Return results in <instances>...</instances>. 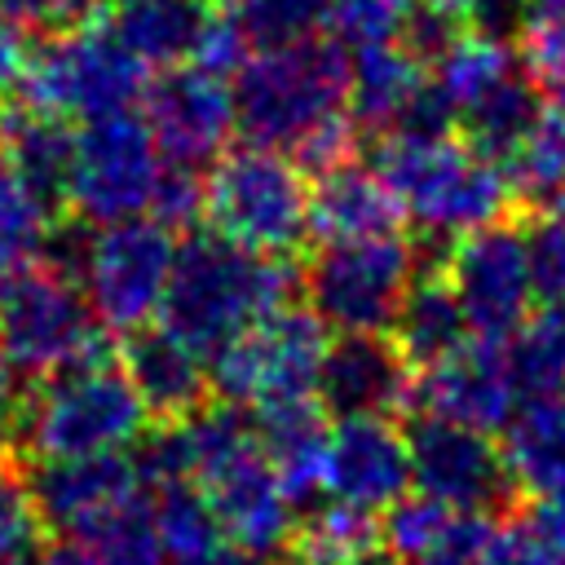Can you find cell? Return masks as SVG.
<instances>
[{
  "label": "cell",
  "instance_id": "4fadbf2b",
  "mask_svg": "<svg viewBox=\"0 0 565 565\" xmlns=\"http://www.w3.org/2000/svg\"><path fill=\"white\" fill-rule=\"evenodd\" d=\"M406 455H411V486L455 512L490 516L512 499L503 450L481 428L441 415H415L406 428Z\"/></svg>",
  "mask_w": 565,
  "mask_h": 565
},
{
  "label": "cell",
  "instance_id": "b9f144b4",
  "mask_svg": "<svg viewBox=\"0 0 565 565\" xmlns=\"http://www.w3.org/2000/svg\"><path fill=\"white\" fill-rule=\"evenodd\" d=\"M40 539V516L31 508L26 481L0 477V565H26Z\"/></svg>",
  "mask_w": 565,
  "mask_h": 565
},
{
  "label": "cell",
  "instance_id": "74e56055",
  "mask_svg": "<svg viewBox=\"0 0 565 565\" xmlns=\"http://www.w3.org/2000/svg\"><path fill=\"white\" fill-rule=\"evenodd\" d=\"M415 18V0H322L327 35L344 49L402 40Z\"/></svg>",
  "mask_w": 565,
  "mask_h": 565
},
{
  "label": "cell",
  "instance_id": "6da1fadb",
  "mask_svg": "<svg viewBox=\"0 0 565 565\" xmlns=\"http://www.w3.org/2000/svg\"><path fill=\"white\" fill-rule=\"evenodd\" d=\"M296 282L300 274L287 265V256H260L221 238L216 230H194L177 243L159 300V327L207 358L256 318L291 305Z\"/></svg>",
  "mask_w": 565,
  "mask_h": 565
},
{
  "label": "cell",
  "instance_id": "ee69618b",
  "mask_svg": "<svg viewBox=\"0 0 565 565\" xmlns=\"http://www.w3.org/2000/svg\"><path fill=\"white\" fill-rule=\"evenodd\" d=\"M521 13H525V0H472L468 13H463V26L477 31V35L512 44L516 26H521Z\"/></svg>",
  "mask_w": 565,
  "mask_h": 565
},
{
  "label": "cell",
  "instance_id": "7a4b0ae2",
  "mask_svg": "<svg viewBox=\"0 0 565 565\" xmlns=\"http://www.w3.org/2000/svg\"><path fill=\"white\" fill-rule=\"evenodd\" d=\"M402 221L415 225L424 243H455L512 207V185L499 159H486L463 137H419L384 141L375 154Z\"/></svg>",
  "mask_w": 565,
  "mask_h": 565
},
{
  "label": "cell",
  "instance_id": "60d3db41",
  "mask_svg": "<svg viewBox=\"0 0 565 565\" xmlns=\"http://www.w3.org/2000/svg\"><path fill=\"white\" fill-rule=\"evenodd\" d=\"M146 216H154L172 234L185 230V225H194L203 216V172L163 159V172H159V185H154V199H150V212Z\"/></svg>",
  "mask_w": 565,
  "mask_h": 565
},
{
  "label": "cell",
  "instance_id": "83f0119b",
  "mask_svg": "<svg viewBox=\"0 0 565 565\" xmlns=\"http://www.w3.org/2000/svg\"><path fill=\"white\" fill-rule=\"evenodd\" d=\"M543 110V88L530 79L525 66H516L512 75H503L486 97H477L463 115H459V132L472 150H481L486 159H508L521 137L530 132V124L539 119Z\"/></svg>",
  "mask_w": 565,
  "mask_h": 565
},
{
  "label": "cell",
  "instance_id": "8fae6325",
  "mask_svg": "<svg viewBox=\"0 0 565 565\" xmlns=\"http://www.w3.org/2000/svg\"><path fill=\"white\" fill-rule=\"evenodd\" d=\"M159 172H163V154L141 115H132V110L97 115L75 128L62 203L84 225L146 216Z\"/></svg>",
  "mask_w": 565,
  "mask_h": 565
},
{
  "label": "cell",
  "instance_id": "c3c4849f",
  "mask_svg": "<svg viewBox=\"0 0 565 565\" xmlns=\"http://www.w3.org/2000/svg\"><path fill=\"white\" fill-rule=\"evenodd\" d=\"M534 521L547 530V539L565 552V490H556V494H543L539 499V508H534Z\"/></svg>",
  "mask_w": 565,
  "mask_h": 565
},
{
  "label": "cell",
  "instance_id": "d6986e66",
  "mask_svg": "<svg viewBox=\"0 0 565 565\" xmlns=\"http://www.w3.org/2000/svg\"><path fill=\"white\" fill-rule=\"evenodd\" d=\"M119 366L154 419H185L212 393L207 358L199 349H190L181 335H172L168 327L128 331V340L119 349Z\"/></svg>",
  "mask_w": 565,
  "mask_h": 565
},
{
  "label": "cell",
  "instance_id": "cb8c5ba5",
  "mask_svg": "<svg viewBox=\"0 0 565 565\" xmlns=\"http://www.w3.org/2000/svg\"><path fill=\"white\" fill-rule=\"evenodd\" d=\"M503 468L512 490L534 499L565 490V393L525 397L503 424Z\"/></svg>",
  "mask_w": 565,
  "mask_h": 565
},
{
  "label": "cell",
  "instance_id": "8992f818",
  "mask_svg": "<svg viewBox=\"0 0 565 565\" xmlns=\"http://www.w3.org/2000/svg\"><path fill=\"white\" fill-rule=\"evenodd\" d=\"M419 269H424L419 243L388 230L371 238L322 243L300 269V287L327 331L384 335Z\"/></svg>",
  "mask_w": 565,
  "mask_h": 565
},
{
  "label": "cell",
  "instance_id": "ab89813d",
  "mask_svg": "<svg viewBox=\"0 0 565 565\" xmlns=\"http://www.w3.org/2000/svg\"><path fill=\"white\" fill-rule=\"evenodd\" d=\"M530 282L543 305H565V207L539 212L525 230Z\"/></svg>",
  "mask_w": 565,
  "mask_h": 565
},
{
  "label": "cell",
  "instance_id": "8d00e7d4",
  "mask_svg": "<svg viewBox=\"0 0 565 565\" xmlns=\"http://www.w3.org/2000/svg\"><path fill=\"white\" fill-rule=\"evenodd\" d=\"M516 44L530 79L543 93L565 97V0H525Z\"/></svg>",
  "mask_w": 565,
  "mask_h": 565
},
{
  "label": "cell",
  "instance_id": "7dc6e473",
  "mask_svg": "<svg viewBox=\"0 0 565 565\" xmlns=\"http://www.w3.org/2000/svg\"><path fill=\"white\" fill-rule=\"evenodd\" d=\"M35 565H110V561L97 556L84 539H62V543H53Z\"/></svg>",
  "mask_w": 565,
  "mask_h": 565
},
{
  "label": "cell",
  "instance_id": "f1b7e54d",
  "mask_svg": "<svg viewBox=\"0 0 565 565\" xmlns=\"http://www.w3.org/2000/svg\"><path fill=\"white\" fill-rule=\"evenodd\" d=\"M521 66V57H512V49L503 40H490V35H477V31H455L433 57H428V84L441 93V102L455 110V124L459 115L486 97L503 75H512Z\"/></svg>",
  "mask_w": 565,
  "mask_h": 565
},
{
  "label": "cell",
  "instance_id": "4316f807",
  "mask_svg": "<svg viewBox=\"0 0 565 565\" xmlns=\"http://www.w3.org/2000/svg\"><path fill=\"white\" fill-rule=\"evenodd\" d=\"M512 199L534 212L565 207V97L543 102L539 119L521 137V146L503 159Z\"/></svg>",
  "mask_w": 565,
  "mask_h": 565
},
{
  "label": "cell",
  "instance_id": "3957f363",
  "mask_svg": "<svg viewBox=\"0 0 565 565\" xmlns=\"http://www.w3.org/2000/svg\"><path fill=\"white\" fill-rule=\"evenodd\" d=\"M150 428V411L106 353L44 375L18 406L13 437L31 459H71L128 450Z\"/></svg>",
  "mask_w": 565,
  "mask_h": 565
},
{
  "label": "cell",
  "instance_id": "d6a6232c",
  "mask_svg": "<svg viewBox=\"0 0 565 565\" xmlns=\"http://www.w3.org/2000/svg\"><path fill=\"white\" fill-rule=\"evenodd\" d=\"M154 525L163 543V565H203L230 539L221 534L199 486H168L154 499Z\"/></svg>",
  "mask_w": 565,
  "mask_h": 565
},
{
  "label": "cell",
  "instance_id": "52a82bcc",
  "mask_svg": "<svg viewBox=\"0 0 565 565\" xmlns=\"http://www.w3.org/2000/svg\"><path fill=\"white\" fill-rule=\"evenodd\" d=\"M93 353H106L102 322L62 260L40 256L0 282V358L22 380H44Z\"/></svg>",
  "mask_w": 565,
  "mask_h": 565
},
{
  "label": "cell",
  "instance_id": "f6af8a7d",
  "mask_svg": "<svg viewBox=\"0 0 565 565\" xmlns=\"http://www.w3.org/2000/svg\"><path fill=\"white\" fill-rule=\"evenodd\" d=\"M486 530H490V521H486L481 512H468L463 525L455 530V539H450L446 547L424 552V556L402 561V565H477V552H481V543H486Z\"/></svg>",
  "mask_w": 565,
  "mask_h": 565
},
{
  "label": "cell",
  "instance_id": "277c9868",
  "mask_svg": "<svg viewBox=\"0 0 565 565\" xmlns=\"http://www.w3.org/2000/svg\"><path fill=\"white\" fill-rule=\"evenodd\" d=\"M234 119L238 132L256 146L296 150L318 124L349 110V53L331 35L305 40L291 49L252 53L234 71Z\"/></svg>",
  "mask_w": 565,
  "mask_h": 565
},
{
  "label": "cell",
  "instance_id": "603a6c76",
  "mask_svg": "<svg viewBox=\"0 0 565 565\" xmlns=\"http://www.w3.org/2000/svg\"><path fill=\"white\" fill-rule=\"evenodd\" d=\"M216 4L212 0H119L106 26L124 40V49L150 66H181L194 57Z\"/></svg>",
  "mask_w": 565,
  "mask_h": 565
},
{
  "label": "cell",
  "instance_id": "816d5d0a",
  "mask_svg": "<svg viewBox=\"0 0 565 565\" xmlns=\"http://www.w3.org/2000/svg\"><path fill=\"white\" fill-rule=\"evenodd\" d=\"M26 565H31V561H26Z\"/></svg>",
  "mask_w": 565,
  "mask_h": 565
},
{
  "label": "cell",
  "instance_id": "9a60e30c",
  "mask_svg": "<svg viewBox=\"0 0 565 565\" xmlns=\"http://www.w3.org/2000/svg\"><path fill=\"white\" fill-rule=\"evenodd\" d=\"M411 490L406 428L393 415H340L327 428L322 494L380 516Z\"/></svg>",
  "mask_w": 565,
  "mask_h": 565
},
{
  "label": "cell",
  "instance_id": "e575fe53",
  "mask_svg": "<svg viewBox=\"0 0 565 565\" xmlns=\"http://www.w3.org/2000/svg\"><path fill=\"white\" fill-rule=\"evenodd\" d=\"M79 539L97 556H106L110 565H163V543H159V525H154V499H146L141 490L128 494L124 503H115Z\"/></svg>",
  "mask_w": 565,
  "mask_h": 565
},
{
  "label": "cell",
  "instance_id": "f546056e",
  "mask_svg": "<svg viewBox=\"0 0 565 565\" xmlns=\"http://www.w3.org/2000/svg\"><path fill=\"white\" fill-rule=\"evenodd\" d=\"M499 344L521 397L565 393V305H539Z\"/></svg>",
  "mask_w": 565,
  "mask_h": 565
},
{
  "label": "cell",
  "instance_id": "d590c367",
  "mask_svg": "<svg viewBox=\"0 0 565 565\" xmlns=\"http://www.w3.org/2000/svg\"><path fill=\"white\" fill-rule=\"evenodd\" d=\"M468 512H455L428 494H402L393 508H384L380 516V543L397 556V561H415L424 552H437L455 539V530L463 525Z\"/></svg>",
  "mask_w": 565,
  "mask_h": 565
},
{
  "label": "cell",
  "instance_id": "4dcf8cb0",
  "mask_svg": "<svg viewBox=\"0 0 565 565\" xmlns=\"http://www.w3.org/2000/svg\"><path fill=\"white\" fill-rule=\"evenodd\" d=\"M53 225L57 207L0 154V282L49 252Z\"/></svg>",
  "mask_w": 565,
  "mask_h": 565
},
{
  "label": "cell",
  "instance_id": "7402d4cb",
  "mask_svg": "<svg viewBox=\"0 0 565 565\" xmlns=\"http://www.w3.org/2000/svg\"><path fill=\"white\" fill-rule=\"evenodd\" d=\"M428 62L406 44H366L349 53V93L344 106L362 132H388L393 119L411 106V97L424 88Z\"/></svg>",
  "mask_w": 565,
  "mask_h": 565
},
{
  "label": "cell",
  "instance_id": "7c38bea8",
  "mask_svg": "<svg viewBox=\"0 0 565 565\" xmlns=\"http://www.w3.org/2000/svg\"><path fill=\"white\" fill-rule=\"evenodd\" d=\"M441 274L468 318V331L481 340H503L534 300L525 234L508 221H490L455 243H446Z\"/></svg>",
  "mask_w": 565,
  "mask_h": 565
},
{
  "label": "cell",
  "instance_id": "d4e9b609",
  "mask_svg": "<svg viewBox=\"0 0 565 565\" xmlns=\"http://www.w3.org/2000/svg\"><path fill=\"white\" fill-rule=\"evenodd\" d=\"M384 335L393 340V349L406 358L411 371H424L437 358L455 353L472 331H468V318H463L446 274L441 269H419Z\"/></svg>",
  "mask_w": 565,
  "mask_h": 565
},
{
  "label": "cell",
  "instance_id": "2e32d148",
  "mask_svg": "<svg viewBox=\"0 0 565 565\" xmlns=\"http://www.w3.org/2000/svg\"><path fill=\"white\" fill-rule=\"evenodd\" d=\"M516 406H521V393L508 375L499 340L468 335L455 353L415 371V388H411L415 415H441V419L494 433L508 424Z\"/></svg>",
  "mask_w": 565,
  "mask_h": 565
},
{
  "label": "cell",
  "instance_id": "9c48e42d",
  "mask_svg": "<svg viewBox=\"0 0 565 565\" xmlns=\"http://www.w3.org/2000/svg\"><path fill=\"white\" fill-rule=\"evenodd\" d=\"M146 93V66L124 49V40L106 22H84L75 31L49 35L22 71L18 97L31 110L57 119H97L115 110H132Z\"/></svg>",
  "mask_w": 565,
  "mask_h": 565
},
{
  "label": "cell",
  "instance_id": "44dd1931",
  "mask_svg": "<svg viewBox=\"0 0 565 565\" xmlns=\"http://www.w3.org/2000/svg\"><path fill=\"white\" fill-rule=\"evenodd\" d=\"M397 225H402V207L375 163L371 168L358 159L340 163V168L322 172L309 194V234H318L322 243L371 238V234H388Z\"/></svg>",
  "mask_w": 565,
  "mask_h": 565
},
{
  "label": "cell",
  "instance_id": "ac0fdd59",
  "mask_svg": "<svg viewBox=\"0 0 565 565\" xmlns=\"http://www.w3.org/2000/svg\"><path fill=\"white\" fill-rule=\"evenodd\" d=\"M415 371L393 349L388 335H340L327 340L313 397L322 411L340 415H397L411 411Z\"/></svg>",
  "mask_w": 565,
  "mask_h": 565
},
{
  "label": "cell",
  "instance_id": "ba28073f",
  "mask_svg": "<svg viewBox=\"0 0 565 565\" xmlns=\"http://www.w3.org/2000/svg\"><path fill=\"white\" fill-rule=\"evenodd\" d=\"M177 234L154 216H128L110 225H93V234L71 243V274L93 309V318L110 331H141L159 318V300L172 274Z\"/></svg>",
  "mask_w": 565,
  "mask_h": 565
},
{
  "label": "cell",
  "instance_id": "30bf717a",
  "mask_svg": "<svg viewBox=\"0 0 565 565\" xmlns=\"http://www.w3.org/2000/svg\"><path fill=\"white\" fill-rule=\"evenodd\" d=\"M327 340L331 335L309 305H282L207 353V384L221 402L238 411L309 397Z\"/></svg>",
  "mask_w": 565,
  "mask_h": 565
},
{
  "label": "cell",
  "instance_id": "f907efd6",
  "mask_svg": "<svg viewBox=\"0 0 565 565\" xmlns=\"http://www.w3.org/2000/svg\"><path fill=\"white\" fill-rule=\"evenodd\" d=\"M349 565H402V561H397V556H393V552H388L384 543H375L371 552H362V556H353Z\"/></svg>",
  "mask_w": 565,
  "mask_h": 565
},
{
  "label": "cell",
  "instance_id": "836d02e7",
  "mask_svg": "<svg viewBox=\"0 0 565 565\" xmlns=\"http://www.w3.org/2000/svg\"><path fill=\"white\" fill-rule=\"evenodd\" d=\"M221 9L234 18V26L252 53L291 49V44L318 40L327 31L322 0H234Z\"/></svg>",
  "mask_w": 565,
  "mask_h": 565
},
{
  "label": "cell",
  "instance_id": "5b68a950",
  "mask_svg": "<svg viewBox=\"0 0 565 565\" xmlns=\"http://www.w3.org/2000/svg\"><path fill=\"white\" fill-rule=\"evenodd\" d=\"M309 172L274 146H238L212 159L203 177V216L221 238L260 252L291 256L309 238Z\"/></svg>",
  "mask_w": 565,
  "mask_h": 565
},
{
  "label": "cell",
  "instance_id": "f35d334b",
  "mask_svg": "<svg viewBox=\"0 0 565 565\" xmlns=\"http://www.w3.org/2000/svg\"><path fill=\"white\" fill-rule=\"evenodd\" d=\"M477 565H565V552L547 539L534 516H503L490 521Z\"/></svg>",
  "mask_w": 565,
  "mask_h": 565
},
{
  "label": "cell",
  "instance_id": "5bb4252c",
  "mask_svg": "<svg viewBox=\"0 0 565 565\" xmlns=\"http://www.w3.org/2000/svg\"><path fill=\"white\" fill-rule=\"evenodd\" d=\"M141 102H146L141 119L168 163L203 172L212 168L216 154L230 150L238 119H234V93L225 75L181 62V66H168L159 79H146Z\"/></svg>",
  "mask_w": 565,
  "mask_h": 565
},
{
  "label": "cell",
  "instance_id": "681fc988",
  "mask_svg": "<svg viewBox=\"0 0 565 565\" xmlns=\"http://www.w3.org/2000/svg\"><path fill=\"white\" fill-rule=\"evenodd\" d=\"M468 4H472V0H415V9H419V13H433V18L455 22V26H463Z\"/></svg>",
  "mask_w": 565,
  "mask_h": 565
},
{
  "label": "cell",
  "instance_id": "bcb514c9",
  "mask_svg": "<svg viewBox=\"0 0 565 565\" xmlns=\"http://www.w3.org/2000/svg\"><path fill=\"white\" fill-rule=\"evenodd\" d=\"M26 57H31L26 31H22V26L4 13V4H0V102H4L9 93H18L22 71H26Z\"/></svg>",
  "mask_w": 565,
  "mask_h": 565
},
{
  "label": "cell",
  "instance_id": "484cf974",
  "mask_svg": "<svg viewBox=\"0 0 565 565\" xmlns=\"http://www.w3.org/2000/svg\"><path fill=\"white\" fill-rule=\"evenodd\" d=\"M71 146H75V128L71 119L44 115V110H13L0 115V154L57 207L62 190H66V172H71Z\"/></svg>",
  "mask_w": 565,
  "mask_h": 565
},
{
  "label": "cell",
  "instance_id": "1f68e13d",
  "mask_svg": "<svg viewBox=\"0 0 565 565\" xmlns=\"http://www.w3.org/2000/svg\"><path fill=\"white\" fill-rule=\"evenodd\" d=\"M380 543V516L349 508V503H318L305 516H296L291 530V561L296 565H349L353 556L371 552Z\"/></svg>",
  "mask_w": 565,
  "mask_h": 565
},
{
  "label": "cell",
  "instance_id": "ffe728a7",
  "mask_svg": "<svg viewBox=\"0 0 565 565\" xmlns=\"http://www.w3.org/2000/svg\"><path fill=\"white\" fill-rule=\"evenodd\" d=\"M256 441L269 459V468L278 472L287 499L300 508H309L322 494V450H327V411L322 402L309 397H287V402H269L247 411Z\"/></svg>",
  "mask_w": 565,
  "mask_h": 565
},
{
  "label": "cell",
  "instance_id": "7bdbcfd3",
  "mask_svg": "<svg viewBox=\"0 0 565 565\" xmlns=\"http://www.w3.org/2000/svg\"><path fill=\"white\" fill-rule=\"evenodd\" d=\"M0 4L22 31H40V35H62L84 22H97L106 9V0H0Z\"/></svg>",
  "mask_w": 565,
  "mask_h": 565
},
{
  "label": "cell",
  "instance_id": "e0dca14e",
  "mask_svg": "<svg viewBox=\"0 0 565 565\" xmlns=\"http://www.w3.org/2000/svg\"><path fill=\"white\" fill-rule=\"evenodd\" d=\"M141 490V472L128 450L106 455H71V459H35L26 477L31 508L40 525L79 539L93 521H102L115 503Z\"/></svg>",
  "mask_w": 565,
  "mask_h": 565
}]
</instances>
